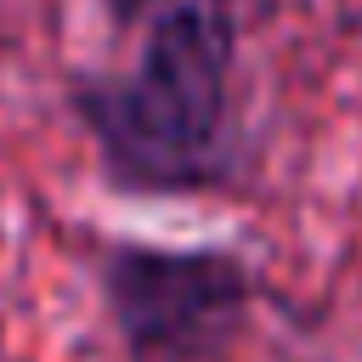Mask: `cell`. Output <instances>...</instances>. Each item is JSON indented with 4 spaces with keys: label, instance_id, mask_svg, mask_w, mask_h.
I'll return each mask as SVG.
<instances>
[{
    "label": "cell",
    "instance_id": "obj_2",
    "mask_svg": "<svg viewBox=\"0 0 362 362\" xmlns=\"http://www.w3.org/2000/svg\"><path fill=\"white\" fill-rule=\"evenodd\" d=\"M113 311L141 362H187L226 339L243 311V277L232 260L198 255H119L113 260Z\"/></svg>",
    "mask_w": 362,
    "mask_h": 362
},
{
    "label": "cell",
    "instance_id": "obj_1",
    "mask_svg": "<svg viewBox=\"0 0 362 362\" xmlns=\"http://www.w3.org/2000/svg\"><path fill=\"white\" fill-rule=\"evenodd\" d=\"M85 119L141 187H198L226 170L232 17L221 0H158L124 74L90 85Z\"/></svg>",
    "mask_w": 362,
    "mask_h": 362
}]
</instances>
